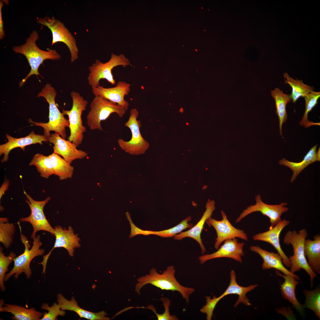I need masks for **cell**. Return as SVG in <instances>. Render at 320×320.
<instances>
[{"label":"cell","mask_w":320,"mask_h":320,"mask_svg":"<svg viewBox=\"0 0 320 320\" xmlns=\"http://www.w3.org/2000/svg\"><path fill=\"white\" fill-rule=\"evenodd\" d=\"M3 248L0 247V288L4 292L6 289L4 284L5 273L8 271L9 264L14 260L16 254L13 252H10L8 256H5L3 253Z\"/></svg>","instance_id":"obj_35"},{"label":"cell","mask_w":320,"mask_h":320,"mask_svg":"<svg viewBox=\"0 0 320 320\" xmlns=\"http://www.w3.org/2000/svg\"><path fill=\"white\" fill-rule=\"evenodd\" d=\"M317 146V144H316L312 147L300 162L290 161L284 158L279 160V164L287 167L292 171L293 174L290 180L291 183L295 180L298 175L308 166L315 161H320V148L316 151Z\"/></svg>","instance_id":"obj_24"},{"label":"cell","mask_w":320,"mask_h":320,"mask_svg":"<svg viewBox=\"0 0 320 320\" xmlns=\"http://www.w3.org/2000/svg\"><path fill=\"white\" fill-rule=\"evenodd\" d=\"M320 97V92L312 91L304 97L305 102V110L302 118L300 122L301 126L305 128L309 127L314 124H317L309 121L308 120V114L318 103V100Z\"/></svg>","instance_id":"obj_34"},{"label":"cell","mask_w":320,"mask_h":320,"mask_svg":"<svg viewBox=\"0 0 320 320\" xmlns=\"http://www.w3.org/2000/svg\"><path fill=\"white\" fill-rule=\"evenodd\" d=\"M230 282L229 285L220 296L223 298L225 296L230 294H236L239 298L234 305L236 307L240 303H243L247 306L251 305L246 294L255 289L258 286L257 284L244 287L239 285L236 281V276L234 271L232 269L230 271Z\"/></svg>","instance_id":"obj_25"},{"label":"cell","mask_w":320,"mask_h":320,"mask_svg":"<svg viewBox=\"0 0 320 320\" xmlns=\"http://www.w3.org/2000/svg\"><path fill=\"white\" fill-rule=\"evenodd\" d=\"M255 199V204L244 209L236 219V223L240 222L244 217L252 213L259 212L269 219L271 223L269 228H272L282 220V214L289 210V208L286 207L288 204L286 202H283L279 204H267L263 201L261 196L259 194L256 196Z\"/></svg>","instance_id":"obj_12"},{"label":"cell","mask_w":320,"mask_h":320,"mask_svg":"<svg viewBox=\"0 0 320 320\" xmlns=\"http://www.w3.org/2000/svg\"><path fill=\"white\" fill-rule=\"evenodd\" d=\"M39 39L37 32L33 31L26 39L24 44L12 48L15 52L23 54L25 56L31 68L27 76L19 83L20 87L23 86L27 79L32 75H35L37 77L39 75L43 78L38 70L39 66L45 60H57L61 59V56L55 49H48L47 51H44L39 48L36 43Z\"/></svg>","instance_id":"obj_2"},{"label":"cell","mask_w":320,"mask_h":320,"mask_svg":"<svg viewBox=\"0 0 320 320\" xmlns=\"http://www.w3.org/2000/svg\"><path fill=\"white\" fill-rule=\"evenodd\" d=\"M29 165L35 166L40 176L43 178L48 179L54 174L52 165L49 156L36 153L33 156Z\"/></svg>","instance_id":"obj_31"},{"label":"cell","mask_w":320,"mask_h":320,"mask_svg":"<svg viewBox=\"0 0 320 320\" xmlns=\"http://www.w3.org/2000/svg\"><path fill=\"white\" fill-rule=\"evenodd\" d=\"M48 141L54 145L53 153L62 156L70 164L76 159H81L87 156L86 152L77 148L74 143L63 138L56 132L51 134Z\"/></svg>","instance_id":"obj_14"},{"label":"cell","mask_w":320,"mask_h":320,"mask_svg":"<svg viewBox=\"0 0 320 320\" xmlns=\"http://www.w3.org/2000/svg\"><path fill=\"white\" fill-rule=\"evenodd\" d=\"M52 165L54 174L58 176L60 180L71 178L74 168L59 155L53 153L49 156Z\"/></svg>","instance_id":"obj_29"},{"label":"cell","mask_w":320,"mask_h":320,"mask_svg":"<svg viewBox=\"0 0 320 320\" xmlns=\"http://www.w3.org/2000/svg\"><path fill=\"white\" fill-rule=\"evenodd\" d=\"M4 6L2 1H0V39H3L5 36L4 31V22L2 17V8Z\"/></svg>","instance_id":"obj_41"},{"label":"cell","mask_w":320,"mask_h":320,"mask_svg":"<svg viewBox=\"0 0 320 320\" xmlns=\"http://www.w3.org/2000/svg\"><path fill=\"white\" fill-rule=\"evenodd\" d=\"M250 249L252 251L258 253L263 259V262L262 265L263 269H275L284 274L293 276L297 280L300 279L299 276L292 273L285 267L282 262V258L278 253L268 252L257 246H251Z\"/></svg>","instance_id":"obj_21"},{"label":"cell","mask_w":320,"mask_h":320,"mask_svg":"<svg viewBox=\"0 0 320 320\" xmlns=\"http://www.w3.org/2000/svg\"><path fill=\"white\" fill-rule=\"evenodd\" d=\"M244 244V242H239L236 238L227 239L217 251L200 256L199 259L201 264L208 260L221 257L232 258L241 263V257L244 255L243 251Z\"/></svg>","instance_id":"obj_17"},{"label":"cell","mask_w":320,"mask_h":320,"mask_svg":"<svg viewBox=\"0 0 320 320\" xmlns=\"http://www.w3.org/2000/svg\"><path fill=\"white\" fill-rule=\"evenodd\" d=\"M19 225L20 231V239L25 246L23 253L16 257L14 259V265L13 268L8 273L5 274L4 281H7L12 275L16 279L19 275L24 273L27 278L29 279L31 276L32 272L30 267L31 260L35 257L43 255L45 252L44 249H40L42 245L40 241V236L38 235L33 239V245L31 249V244L29 243L27 237L22 233L21 228L19 222L17 223Z\"/></svg>","instance_id":"obj_5"},{"label":"cell","mask_w":320,"mask_h":320,"mask_svg":"<svg viewBox=\"0 0 320 320\" xmlns=\"http://www.w3.org/2000/svg\"><path fill=\"white\" fill-rule=\"evenodd\" d=\"M130 84L125 81H119L114 87L106 88L99 85L92 87L93 94L101 96L110 101L122 107L125 111L128 109L129 104L124 99L125 96L128 94L130 91Z\"/></svg>","instance_id":"obj_15"},{"label":"cell","mask_w":320,"mask_h":320,"mask_svg":"<svg viewBox=\"0 0 320 320\" xmlns=\"http://www.w3.org/2000/svg\"><path fill=\"white\" fill-rule=\"evenodd\" d=\"M130 64L128 59L123 54L117 55L112 53L110 59L105 63L96 60L89 68V73L87 77L88 84L92 87H96L100 85L101 79H105L112 85H114L116 81L112 73V69L117 66L121 65L124 67Z\"/></svg>","instance_id":"obj_8"},{"label":"cell","mask_w":320,"mask_h":320,"mask_svg":"<svg viewBox=\"0 0 320 320\" xmlns=\"http://www.w3.org/2000/svg\"><path fill=\"white\" fill-rule=\"evenodd\" d=\"M37 23L47 27L52 35L51 46L58 42L64 43L68 47L71 55V61L73 63L78 58L79 49L75 37L64 23L54 17L39 18Z\"/></svg>","instance_id":"obj_10"},{"label":"cell","mask_w":320,"mask_h":320,"mask_svg":"<svg viewBox=\"0 0 320 320\" xmlns=\"http://www.w3.org/2000/svg\"><path fill=\"white\" fill-rule=\"evenodd\" d=\"M271 95L275 100L276 113L278 116L279 122V134L282 136V126L287 119L286 106L292 100L290 95L284 93L278 87L271 90Z\"/></svg>","instance_id":"obj_27"},{"label":"cell","mask_w":320,"mask_h":320,"mask_svg":"<svg viewBox=\"0 0 320 320\" xmlns=\"http://www.w3.org/2000/svg\"><path fill=\"white\" fill-rule=\"evenodd\" d=\"M283 76L285 83L288 84L292 88L290 96L293 103H295L300 97H304L307 94L314 90L313 87L304 84L302 80L294 79L290 77L287 73H284Z\"/></svg>","instance_id":"obj_30"},{"label":"cell","mask_w":320,"mask_h":320,"mask_svg":"<svg viewBox=\"0 0 320 320\" xmlns=\"http://www.w3.org/2000/svg\"><path fill=\"white\" fill-rule=\"evenodd\" d=\"M70 95L72 100V108L69 110H63L62 113L68 117L70 135L68 139L77 147L82 143L83 133L86 131V127L83 124L81 115L88 102L76 92L72 91Z\"/></svg>","instance_id":"obj_6"},{"label":"cell","mask_w":320,"mask_h":320,"mask_svg":"<svg viewBox=\"0 0 320 320\" xmlns=\"http://www.w3.org/2000/svg\"><path fill=\"white\" fill-rule=\"evenodd\" d=\"M313 240L305 239V254L309 265L316 273H320V235L314 236Z\"/></svg>","instance_id":"obj_26"},{"label":"cell","mask_w":320,"mask_h":320,"mask_svg":"<svg viewBox=\"0 0 320 320\" xmlns=\"http://www.w3.org/2000/svg\"><path fill=\"white\" fill-rule=\"evenodd\" d=\"M90 110L87 116V124L92 130H102L101 121L106 120L113 113L120 118L125 113L123 108L99 96H95L91 103Z\"/></svg>","instance_id":"obj_7"},{"label":"cell","mask_w":320,"mask_h":320,"mask_svg":"<svg viewBox=\"0 0 320 320\" xmlns=\"http://www.w3.org/2000/svg\"><path fill=\"white\" fill-rule=\"evenodd\" d=\"M5 306L0 308L1 312L11 313L13 315L12 319L15 320H38L40 319L43 313L38 311L33 307L30 308L16 304H5Z\"/></svg>","instance_id":"obj_28"},{"label":"cell","mask_w":320,"mask_h":320,"mask_svg":"<svg viewBox=\"0 0 320 320\" xmlns=\"http://www.w3.org/2000/svg\"><path fill=\"white\" fill-rule=\"evenodd\" d=\"M127 219L129 222L131 227V232L129 238H131L139 234H142L147 236L154 234V231L148 230H143L137 227L132 222L130 214L128 212L126 213Z\"/></svg>","instance_id":"obj_40"},{"label":"cell","mask_w":320,"mask_h":320,"mask_svg":"<svg viewBox=\"0 0 320 320\" xmlns=\"http://www.w3.org/2000/svg\"><path fill=\"white\" fill-rule=\"evenodd\" d=\"M215 204L214 201L213 200L207 202L206 206V210L197 223L187 231L176 235L174 236V239L180 240L187 237L193 239L200 245L202 254L205 253L206 249L202 241L201 234L206 220L211 217L215 209Z\"/></svg>","instance_id":"obj_20"},{"label":"cell","mask_w":320,"mask_h":320,"mask_svg":"<svg viewBox=\"0 0 320 320\" xmlns=\"http://www.w3.org/2000/svg\"><path fill=\"white\" fill-rule=\"evenodd\" d=\"M42 309L48 311L43 314V317L39 320H56L59 316H64L65 314V311L61 309L60 305L56 303H54L51 306L44 303H42L41 307Z\"/></svg>","instance_id":"obj_37"},{"label":"cell","mask_w":320,"mask_h":320,"mask_svg":"<svg viewBox=\"0 0 320 320\" xmlns=\"http://www.w3.org/2000/svg\"><path fill=\"white\" fill-rule=\"evenodd\" d=\"M57 92L50 83H47L38 94L37 97H43L46 100L49 106V120L47 123L36 122L29 119V123L32 125L39 126L44 129V133L47 137L51 135L50 132L53 131L60 134L63 138L67 137L66 128L69 127L68 120L65 118L63 113L58 108L55 102Z\"/></svg>","instance_id":"obj_3"},{"label":"cell","mask_w":320,"mask_h":320,"mask_svg":"<svg viewBox=\"0 0 320 320\" xmlns=\"http://www.w3.org/2000/svg\"><path fill=\"white\" fill-rule=\"evenodd\" d=\"M139 112L136 108L131 110L130 116L125 126L130 129L132 137L127 141L121 139L118 140L119 146L125 152L130 154L138 155L145 153L149 148L150 144L142 136L140 128L142 126L140 121L137 120Z\"/></svg>","instance_id":"obj_9"},{"label":"cell","mask_w":320,"mask_h":320,"mask_svg":"<svg viewBox=\"0 0 320 320\" xmlns=\"http://www.w3.org/2000/svg\"><path fill=\"white\" fill-rule=\"evenodd\" d=\"M303 292L305 297L304 308L312 311L315 315L320 319V289L318 287L312 290L304 289Z\"/></svg>","instance_id":"obj_33"},{"label":"cell","mask_w":320,"mask_h":320,"mask_svg":"<svg viewBox=\"0 0 320 320\" xmlns=\"http://www.w3.org/2000/svg\"><path fill=\"white\" fill-rule=\"evenodd\" d=\"M24 193L27 199L25 202L29 206L31 213L28 217L20 218L19 221L28 222L32 225L33 231L31 238L33 239L36 237V233L40 231H46L54 236V229L49 223L44 212V207L51 198L48 197L44 200L37 201L33 199L25 190Z\"/></svg>","instance_id":"obj_11"},{"label":"cell","mask_w":320,"mask_h":320,"mask_svg":"<svg viewBox=\"0 0 320 320\" xmlns=\"http://www.w3.org/2000/svg\"><path fill=\"white\" fill-rule=\"evenodd\" d=\"M307 236L305 228L299 231L298 233L296 230L288 231L284 236L283 242L288 245L291 244L293 249V255L289 257V271L294 273L301 268L305 270L310 276L311 288H312L313 279L317 275L310 267L305 255L304 243Z\"/></svg>","instance_id":"obj_4"},{"label":"cell","mask_w":320,"mask_h":320,"mask_svg":"<svg viewBox=\"0 0 320 320\" xmlns=\"http://www.w3.org/2000/svg\"><path fill=\"white\" fill-rule=\"evenodd\" d=\"M55 240L53 247L47 255L43 256L44 259L48 260L52 251L55 248L63 247L68 251L71 257L74 255V249L80 247V239L77 234H75L72 227L69 226L67 229L59 225L54 228Z\"/></svg>","instance_id":"obj_18"},{"label":"cell","mask_w":320,"mask_h":320,"mask_svg":"<svg viewBox=\"0 0 320 320\" xmlns=\"http://www.w3.org/2000/svg\"><path fill=\"white\" fill-rule=\"evenodd\" d=\"M6 137L8 141L0 145V155L4 154L1 160L2 163L7 161L10 152L16 148H20L23 151L26 146L32 144L39 143L43 144V142L48 141L47 137L45 135L36 134L32 131L27 136L19 138H16L7 134Z\"/></svg>","instance_id":"obj_16"},{"label":"cell","mask_w":320,"mask_h":320,"mask_svg":"<svg viewBox=\"0 0 320 320\" xmlns=\"http://www.w3.org/2000/svg\"><path fill=\"white\" fill-rule=\"evenodd\" d=\"M57 301L61 309L74 311L80 318L90 320H109L110 319L107 316V314L104 311L94 313L81 308L74 297L70 300H68L62 294L59 293L57 295Z\"/></svg>","instance_id":"obj_22"},{"label":"cell","mask_w":320,"mask_h":320,"mask_svg":"<svg viewBox=\"0 0 320 320\" xmlns=\"http://www.w3.org/2000/svg\"><path fill=\"white\" fill-rule=\"evenodd\" d=\"M221 212L223 218L221 220H217L211 217L206 221L209 226L213 227L216 232L217 236L214 245L215 248L217 249L221 243L228 239L239 238L247 241V235L244 231L233 226L225 212L223 211Z\"/></svg>","instance_id":"obj_13"},{"label":"cell","mask_w":320,"mask_h":320,"mask_svg":"<svg viewBox=\"0 0 320 320\" xmlns=\"http://www.w3.org/2000/svg\"><path fill=\"white\" fill-rule=\"evenodd\" d=\"M277 275L282 277L284 279V282L280 284V289L282 296L285 299L289 301L296 310L299 313L303 315L304 313V307L297 299L295 294V289L299 281L292 276L282 274L279 271L276 270Z\"/></svg>","instance_id":"obj_23"},{"label":"cell","mask_w":320,"mask_h":320,"mask_svg":"<svg viewBox=\"0 0 320 320\" xmlns=\"http://www.w3.org/2000/svg\"><path fill=\"white\" fill-rule=\"evenodd\" d=\"M15 231L14 224L9 223L8 218H0V242L6 248H9L13 243Z\"/></svg>","instance_id":"obj_32"},{"label":"cell","mask_w":320,"mask_h":320,"mask_svg":"<svg viewBox=\"0 0 320 320\" xmlns=\"http://www.w3.org/2000/svg\"><path fill=\"white\" fill-rule=\"evenodd\" d=\"M9 185V180L7 179L5 180L2 184L0 188V199H1L2 196L5 192L8 189Z\"/></svg>","instance_id":"obj_42"},{"label":"cell","mask_w":320,"mask_h":320,"mask_svg":"<svg viewBox=\"0 0 320 320\" xmlns=\"http://www.w3.org/2000/svg\"><path fill=\"white\" fill-rule=\"evenodd\" d=\"M191 220V217L189 216L182 220L176 226L168 229L159 231H154V235L162 237H172L180 233L183 230L187 228L190 229L193 226L192 223L189 221Z\"/></svg>","instance_id":"obj_36"},{"label":"cell","mask_w":320,"mask_h":320,"mask_svg":"<svg viewBox=\"0 0 320 320\" xmlns=\"http://www.w3.org/2000/svg\"><path fill=\"white\" fill-rule=\"evenodd\" d=\"M161 300L162 302L163 305L165 308L164 312L161 314H158L156 312V309L152 305H149L146 307H143L151 310L155 313L158 320H177V318L174 315H171L169 312V307L171 301L167 297H161Z\"/></svg>","instance_id":"obj_38"},{"label":"cell","mask_w":320,"mask_h":320,"mask_svg":"<svg viewBox=\"0 0 320 320\" xmlns=\"http://www.w3.org/2000/svg\"><path fill=\"white\" fill-rule=\"evenodd\" d=\"M175 272L174 267L172 265L168 267L161 274L159 273L155 268H153L150 269L148 274L137 279L135 291L140 295L142 288L146 285L151 284L162 290L179 292L188 303L190 295L195 290L193 288L181 285L175 277Z\"/></svg>","instance_id":"obj_1"},{"label":"cell","mask_w":320,"mask_h":320,"mask_svg":"<svg viewBox=\"0 0 320 320\" xmlns=\"http://www.w3.org/2000/svg\"><path fill=\"white\" fill-rule=\"evenodd\" d=\"M205 298L206 304L200 309V311L202 313L206 314V319L207 320H211L215 308L218 303L222 298L220 296L216 297L214 295L212 298H211L210 297L208 296H206Z\"/></svg>","instance_id":"obj_39"},{"label":"cell","mask_w":320,"mask_h":320,"mask_svg":"<svg viewBox=\"0 0 320 320\" xmlns=\"http://www.w3.org/2000/svg\"><path fill=\"white\" fill-rule=\"evenodd\" d=\"M289 223V221L284 219L268 231L256 234L252 238L254 240L265 242L272 245L282 257L284 265L288 267H290L289 260L281 248L279 236L282 230Z\"/></svg>","instance_id":"obj_19"}]
</instances>
